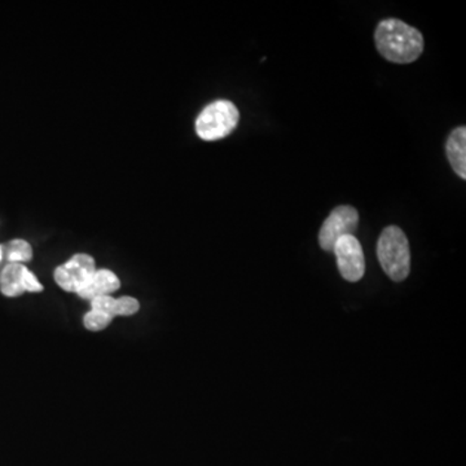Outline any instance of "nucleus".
Returning <instances> with one entry per match:
<instances>
[{
    "label": "nucleus",
    "mask_w": 466,
    "mask_h": 466,
    "mask_svg": "<svg viewBox=\"0 0 466 466\" xmlns=\"http://www.w3.org/2000/svg\"><path fill=\"white\" fill-rule=\"evenodd\" d=\"M121 287L118 276L110 269H96L95 274L91 276L88 283L78 291V296L84 299H94L97 297L110 296Z\"/></svg>",
    "instance_id": "7"
},
{
    "label": "nucleus",
    "mask_w": 466,
    "mask_h": 466,
    "mask_svg": "<svg viewBox=\"0 0 466 466\" xmlns=\"http://www.w3.org/2000/svg\"><path fill=\"white\" fill-rule=\"evenodd\" d=\"M240 121L238 106L229 100L208 104L196 119V133L205 142L225 139L233 133Z\"/></svg>",
    "instance_id": "3"
},
{
    "label": "nucleus",
    "mask_w": 466,
    "mask_h": 466,
    "mask_svg": "<svg viewBox=\"0 0 466 466\" xmlns=\"http://www.w3.org/2000/svg\"><path fill=\"white\" fill-rule=\"evenodd\" d=\"M27 267L21 263H8L0 272V291L5 297H18L25 293Z\"/></svg>",
    "instance_id": "10"
},
{
    "label": "nucleus",
    "mask_w": 466,
    "mask_h": 466,
    "mask_svg": "<svg viewBox=\"0 0 466 466\" xmlns=\"http://www.w3.org/2000/svg\"><path fill=\"white\" fill-rule=\"evenodd\" d=\"M447 157L453 171L466 179V128H455L447 140Z\"/></svg>",
    "instance_id": "9"
},
{
    "label": "nucleus",
    "mask_w": 466,
    "mask_h": 466,
    "mask_svg": "<svg viewBox=\"0 0 466 466\" xmlns=\"http://www.w3.org/2000/svg\"><path fill=\"white\" fill-rule=\"evenodd\" d=\"M337 265L342 278L350 283H357L366 272V259L360 242L354 235L343 236L334 245Z\"/></svg>",
    "instance_id": "5"
},
{
    "label": "nucleus",
    "mask_w": 466,
    "mask_h": 466,
    "mask_svg": "<svg viewBox=\"0 0 466 466\" xmlns=\"http://www.w3.org/2000/svg\"><path fill=\"white\" fill-rule=\"evenodd\" d=\"M375 42L377 51L395 64L413 63L424 51L422 34L398 18H386L377 25Z\"/></svg>",
    "instance_id": "1"
},
{
    "label": "nucleus",
    "mask_w": 466,
    "mask_h": 466,
    "mask_svg": "<svg viewBox=\"0 0 466 466\" xmlns=\"http://www.w3.org/2000/svg\"><path fill=\"white\" fill-rule=\"evenodd\" d=\"M91 309L104 312L109 318L131 317L140 309L139 300L133 297H121L116 299L112 296L97 297L91 300Z\"/></svg>",
    "instance_id": "8"
},
{
    "label": "nucleus",
    "mask_w": 466,
    "mask_h": 466,
    "mask_svg": "<svg viewBox=\"0 0 466 466\" xmlns=\"http://www.w3.org/2000/svg\"><path fill=\"white\" fill-rule=\"evenodd\" d=\"M3 258V248L0 247V260Z\"/></svg>",
    "instance_id": "13"
},
{
    "label": "nucleus",
    "mask_w": 466,
    "mask_h": 466,
    "mask_svg": "<svg viewBox=\"0 0 466 466\" xmlns=\"http://www.w3.org/2000/svg\"><path fill=\"white\" fill-rule=\"evenodd\" d=\"M5 256L9 263L29 262L33 258V249L29 242L25 240H14L9 242L5 248Z\"/></svg>",
    "instance_id": "11"
},
{
    "label": "nucleus",
    "mask_w": 466,
    "mask_h": 466,
    "mask_svg": "<svg viewBox=\"0 0 466 466\" xmlns=\"http://www.w3.org/2000/svg\"><path fill=\"white\" fill-rule=\"evenodd\" d=\"M377 257L383 271L392 281L406 280L410 271V242L403 229L389 226L383 229L377 242Z\"/></svg>",
    "instance_id": "2"
},
{
    "label": "nucleus",
    "mask_w": 466,
    "mask_h": 466,
    "mask_svg": "<svg viewBox=\"0 0 466 466\" xmlns=\"http://www.w3.org/2000/svg\"><path fill=\"white\" fill-rule=\"evenodd\" d=\"M359 225V213L357 208L342 205L334 208L329 217L324 220L319 233V244L321 249L333 253L334 245L343 236L354 235Z\"/></svg>",
    "instance_id": "4"
},
{
    "label": "nucleus",
    "mask_w": 466,
    "mask_h": 466,
    "mask_svg": "<svg viewBox=\"0 0 466 466\" xmlns=\"http://www.w3.org/2000/svg\"><path fill=\"white\" fill-rule=\"evenodd\" d=\"M112 320L113 319L104 314V312L91 309L90 311L85 315L84 324L91 332H100V330L106 329V328L112 323Z\"/></svg>",
    "instance_id": "12"
},
{
    "label": "nucleus",
    "mask_w": 466,
    "mask_h": 466,
    "mask_svg": "<svg viewBox=\"0 0 466 466\" xmlns=\"http://www.w3.org/2000/svg\"><path fill=\"white\" fill-rule=\"evenodd\" d=\"M96 271V265L87 254H76L64 265L55 269V280L61 289L78 293Z\"/></svg>",
    "instance_id": "6"
}]
</instances>
